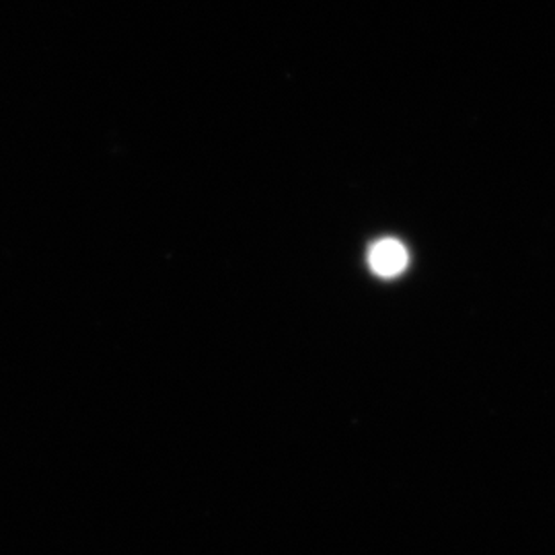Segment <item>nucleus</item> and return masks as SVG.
<instances>
[{
    "mask_svg": "<svg viewBox=\"0 0 555 555\" xmlns=\"http://www.w3.org/2000/svg\"><path fill=\"white\" fill-rule=\"evenodd\" d=\"M410 254L397 238H380L369 251V266L380 278H396L405 272Z\"/></svg>",
    "mask_w": 555,
    "mask_h": 555,
    "instance_id": "obj_1",
    "label": "nucleus"
}]
</instances>
